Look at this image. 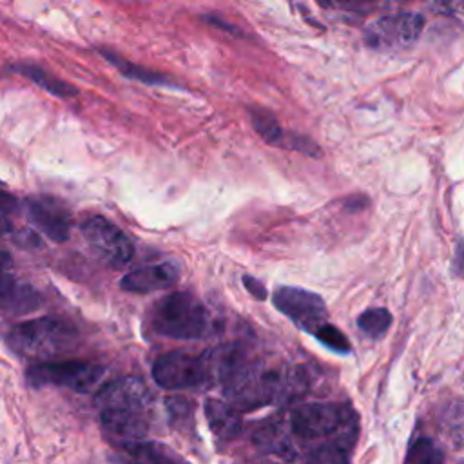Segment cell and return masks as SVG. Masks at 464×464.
<instances>
[{
    "label": "cell",
    "instance_id": "6da1fadb",
    "mask_svg": "<svg viewBox=\"0 0 464 464\" xmlns=\"http://www.w3.org/2000/svg\"><path fill=\"white\" fill-rule=\"evenodd\" d=\"M292 439L306 442V460L346 462L357 440L359 420L350 404L310 402L295 408L288 419Z\"/></svg>",
    "mask_w": 464,
    "mask_h": 464
},
{
    "label": "cell",
    "instance_id": "7a4b0ae2",
    "mask_svg": "<svg viewBox=\"0 0 464 464\" xmlns=\"http://www.w3.org/2000/svg\"><path fill=\"white\" fill-rule=\"evenodd\" d=\"M285 377L286 368H270L261 361L246 359L245 353L221 377L223 395L239 410H256L281 399Z\"/></svg>",
    "mask_w": 464,
    "mask_h": 464
},
{
    "label": "cell",
    "instance_id": "3957f363",
    "mask_svg": "<svg viewBox=\"0 0 464 464\" xmlns=\"http://www.w3.org/2000/svg\"><path fill=\"white\" fill-rule=\"evenodd\" d=\"M78 341L72 323L60 317H38L20 323L7 334L9 348L31 359H49L69 352Z\"/></svg>",
    "mask_w": 464,
    "mask_h": 464
},
{
    "label": "cell",
    "instance_id": "277c9868",
    "mask_svg": "<svg viewBox=\"0 0 464 464\" xmlns=\"http://www.w3.org/2000/svg\"><path fill=\"white\" fill-rule=\"evenodd\" d=\"M150 324L160 335L199 339L210 328V315L205 304L190 292H174L154 304Z\"/></svg>",
    "mask_w": 464,
    "mask_h": 464
},
{
    "label": "cell",
    "instance_id": "5b68a950",
    "mask_svg": "<svg viewBox=\"0 0 464 464\" xmlns=\"http://www.w3.org/2000/svg\"><path fill=\"white\" fill-rule=\"evenodd\" d=\"M152 377L156 384L165 390H187L208 382L214 379V372L207 353L188 355L183 352H169L156 359Z\"/></svg>",
    "mask_w": 464,
    "mask_h": 464
},
{
    "label": "cell",
    "instance_id": "8992f818",
    "mask_svg": "<svg viewBox=\"0 0 464 464\" xmlns=\"http://www.w3.org/2000/svg\"><path fill=\"white\" fill-rule=\"evenodd\" d=\"M103 375V368L83 361H62V362H40L27 370V382L33 388L62 386L85 393L94 388Z\"/></svg>",
    "mask_w": 464,
    "mask_h": 464
},
{
    "label": "cell",
    "instance_id": "52a82bcc",
    "mask_svg": "<svg viewBox=\"0 0 464 464\" xmlns=\"http://www.w3.org/2000/svg\"><path fill=\"white\" fill-rule=\"evenodd\" d=\"M82 236L89 250L105 265L112 268L125 266L134 254L130 239L103 216H92L82 225Z\"/></svg>",
    "mask_w": 464,
    "mask_h": 464
},
{
    "label": "cell",
    "instance_id": "ba28073f",
    "mask_svg": "<svg viewBox=\"0 0 464 464\" xmlns=\"http://www.w3.org/2000/svg\"><path fill=\"white\" fill-rule=\"evenodd\" d=\"M424 24V16L411 11L386 14L368 25L364 40L370 47L379 51H401L419 40Z\"/></svg>",
    "mask_w": 464,
    "mask_h": 464
},
{
    "label": "cell",
    "instance_id": "9c48e42d",
    "mask_svg": "<svg viewBox=\"0 0 464 464\" xmlns=\"http://www.w3.org/2000/svg\"><path fill=\"white\" fill-rule=\"evenodd\" d=\"M274 306L286 315L297 328L315 334V330L326 323V308L321 295L315 292L297 288V286H281L274 294Z\"/></svg>",
    "mask_w": 464,
    "mask_h": 464
},
{
    "label": "cell",
    "instance_id": "30bf717a",
    "mask_svg": "<svg viewBox=\"0 0 464 464\" xmlns=\"http://www.w3.org/2000/svg\"><path fill=\"white\" fill-rule=\"evenodd\" d=\"M150 392L138 377H121L105 382L96 397L98 410H150Z\"/></svg>",
    "mask_w": 464,
    "mask_h": 464
},
{
    "label": "cell",
    "instance_id": "8fae6325",
    "mask_svg": "<svg viewBox=\"0 0 464 464\" xmlns=\"http://www.w3.org/2000/svg\"><path fill=\"white\" fill-rule=\"evenodd\" d=\"M27 218L34 227L40 228L49 239L63 243L69 239L71 232V214L67 207L49 196L31 198L25 201Z\"/></svg>",
    "mask_w": 464,
    "mask_h": 464
},
{
    "label": "cell",
    "instance_id": "7c38bea8",
    "mask_svg": "<svg viewBox=\"0 0 464 464\" xmlns=\"http://www.w3.org/2000/svg\"><path fill=\"white\" fill-rule=\"evenodd\" d=\"M178 276H179V270L176 263L172 261L156 263V265H147V266H140L127 272L120 279V286L125 292L149 294V292L172 286L178 281Z\"/></svg>",
    "mask_w": 464,
    "mask_h": 464
},
{
    "label": "cell",
    "instance_id": "4fadbf2b",
    "mask_svg": "<svg viewBox=\"0 0 464 464\" xmlns=\"http://www.w3.org/2000/svg\"><path fill=\"white\" fill-rule=\"evenodd\" d=\"M100 422L120 444L141 440L150 426L149 411L143 410H100Z\"/></svg>",
    "mask_w": 464,
    "mask_h": 464
},
{
    "label": "cell",
    "instance_id": "5bb4252c",
    "mask_svg": "<svg viewBox=\"0 0 464 464\" xmlns=\"http://www.w3.org/2000/svg\"><path fill=\"white\" fill-rule=\"evenodd\" d=\"M256 446L265 453H274L286 460L299 459L297 450L294 446V439L288 430V422L285 424L279 419H270L254 433Z\"/></svg>",
    "mask_w": 464,
    "mask_h": 464
},
{
    "label": "cell",
    "instance_id": "9a60e30c",
    "mask_svg": "<svg viewBox=\"0 0 464 464\" xmlns=\"http://www.w3.org/2000/svg\"><path fill=\"white\" fill-rule=\"evenodd\" d=\"M205 415L210 431L219 440H232L243 430V419L237 406L232 402H221L218 399H208L205 402Z\"/></svg>",
    "mask_w": 464,
    "mask_h": 464
},
{
    "label": "cell",
    "instance_id": "2e32d148",
    "mask_svg": "<svg viewBox=\"0 0 464 464\" xmlns=\"http://www.w3.org/2000/svg\"><path fill=\"white\" fill-rule=\"evenodd\" d=\"M40 306L38 292L4 270L2 276V308L9 315H24Z\"/></svg>",
    "mask_w": 464,
    "mask_h": 464
},
{
    "label": "cell",
    "instance_id": "e0dca14e",
    "mask_svg": "<svg viewBox=\"0 0 464 464\" xmlns=\"http://www.w3.org/2000/svg\"><path fill=\"white\" fill-rule=\"evenodd\" d=\"M14 72L29 78L33 83H36L40 89L47 91L49 94L53 96H58V98H72L78 94L76 87L53 76L51 72H47L45 69L42 67H36L33 63H16L11 67Z\"/></svg>",
    "mask_w": 464,
    "mask_h": 464
},
{
    "label": "cell",
    "instance_id": "ac0fdd59",
    "mask_svg": "<svg viewBox=\"0 0 464 464\" xmlns=\"http://www.w3.org/2000/svg\"><path fill=\"white\" fill-rule=\"evenodd\" d=\"M123 76L130 78V80H136V82H143L147 85H169V87H174L176 83L172 82V78L161 74V72H156V71H150V69H145V67H140L136 63H130L127 60H123L121 56L114 54V53H109L105 49L100 51Z\"/></svg>",
    "mask_w": 464,
    "mask_h": 464
},
{
    "label": "cell",
    "instance_id": "d6986e66",
    "mask_svg": "<svg viewBox=\"0 0 464 464\" xmlns=\"http://www.w3.org/2000/svg\"><path fill=\"white\" fill-rule=\"evenodd\" d=\"M252 125L257 130V134L270 145H283L285 143V132L277 121V118L265 111V109H250Z\"/></svg>",
    "mask_w": 464,
    "mask_h": 464
},
{
    "label": "cell",
    "instance_id": "ffe728a7",
    "mask_svg": "<svg viewBox=\"0 0 464 464\" xmlns=\"http://www.w3.org/2000/svg\"><path fill=\"white\" fill-rule=\"evenodd\" d=\"M125 448V451L134 457L136 460H145V462H172L178 460L179 457H176L174 453L169 451V448L160 446L156 442H143V440H132V442H125L121 444Z\"/></svg>",
    "mask_w": 464,
    "mask_h": 464
},
{
    "label": "cell",
    "instance_id": "44dd1931",
    "mask_svg": "<svg viewBox=\"0 0 464 464\" xmlns=\"http://www.w3.org/2000/svg\"><path fill=\"white\" fill-rule=\"evenodd\" d=\"M392 324V314L386 308H370L364 310L359 319L357 326L370 337H381Z\"/></svg>",
    "mask_w": 464,
    "mask_h": 464
},
{
    "label": "cell",
    "instance_id": "7402d4cb",
    "mask_svg": "<svg viewBox=\"0 0 464 464\" xmlns=\"http://www.w3.org/2000/svg\"><path fill=\"white\" fill-rule=\"evenodd\" d=\"M440 424L455 444H464V402L450 404L442 413Z\"/></svg>",
    "mask_w": 464,
    "mask_h": 464
},
{
    "label": "cell",
    "instance_id": "603a6c76",
    "mask_svg": "<svg viewBox=\"0 0 464 464\" xmlns=\"http://www.w3.org/2000/svg\"><path fill=\"white\" fill-rule=\"evenodd\" d=\"M315 339L321 341L326 348H330L335 353H348L350 352V341L346 339V335L334 324H330L328 321L323 323L317 330H315Z\"/></svg>",
    "mask_w": 464,
    "mask_h": 464
},
{
    "label": "cell",
    "instance_id": "cb8c5ba5",
    "mask_svg": "<svg viewBox=\"0 0 464 464\" xmlns=\"http://www.w3.org/2000/svg\"><path fill=\"white\" fill-rule=\"evenodd\" d=\"M442 459L444 455L440 453V450L426 437L415 439L406 455L408 462H440Z\"/></svg>",
    "mask_w": 464,
    "mask_h": 464
},
{
    "label": "cell",
    "instance_id": "d4e9b609",
    "mask_svg": "<svg viewBox=\"0 0 464 464\" xmlns=\"http://www.w3.org/2000/svg\"><path fill=\"white\" fill-rule=\"evenodd\" d=\"M430 5L439 13L464 16V0H430Z\"/></svg>",
    "mask_w": 464,
    "mask_h": 464
},
{
    "label": "cell",
    "instance_id": "484cf974",
    "mask_svg": "<svg viewBox=\"0 0 464 464\" xmlns=\"http://www.w3.org/2000/svg\"><path fill=\"white\" fill-rule=\"evenodd\" d=\"M13 239H14L20 246H24V248H38V246L42 245L40 237H38L33 230H27V228H22V230H18L16 234H13Z\"/></svg>",
    "mask_w": 464,
    "mask_h": 464
},
{
    "label": "cell",
    "instance_id": "4316f807",
    "mask_svg": "<svg viewBox=\"0 0 464 464\" xmlns=\"http://www.w3.org/2000/svg\"><path fill=\"white\" fill-rule=\"evenodd\" d=\"M243 285L245 288L256 297V299H265L266 297V290L263 286V283L252 276H243Z\"/></svg>",
    "mask_w": 464,
    "mask_h": 464
},
{
    "label": "cell",
    "instance_id": "83f0119b",
    "mask_svg": "<svg viewBox=\"0 0 464 464\" xmlns=\"http://www.w3.org/2000/svg\"><path fill=\"white\" fill-rule=\"evenodd\" d=\"M203 20H205L207 24H210V25H214V27H219V29H225V31H228V33H237V29H236L232 24H227L225 20H221V18L216 16V14H205Z\"/></svg>",
    "mask_w": 464,
    "mask_h": 464
},
{
    "label": "cell",
    "instance_id": "f1b7e54d",
    "mask_svg": "<svg viewBox=\"0 0 464 464\" xmlns=\"http://www.w3.org/2000/svg\"><path fill=\"white\" fill-rule=\"evenodd\" d=\"M339 7H344V9H361L364 5H370L373 4L375 0H328Z\"/></svg>",
    "mask_w": 464,
    "mask_h": 464
}]
</instances>
